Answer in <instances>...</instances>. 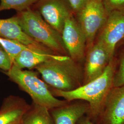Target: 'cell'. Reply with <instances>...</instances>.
<instances>
[{
  "label": "cell",
  "mask_w": 124,
  "mask_h": 124,
  "mask_svg": "<svg viewBox=\"0 0 124 124\" xmlns=\"http://www.w3.org/2000/svg\"><path fill=\"white\" fill-rule=\"evenodd\" d=\"M115 69L114 58L101 75L79 88L70 92H63L53 88L50 91L55 97L63 98L68 102L80 100L87 102L89 109L86 115L95 124L102 104L113 87Z\"/></svg>",
  "instance_id": "cell-1"
},
{
  "label": "cell",
  "mask_w": 124,
  "mask_h": 124,
  "mask_svg": "<svg viewBox=\"0 0 124 124\" xmlns=\"http://www.w3.org/2000/svg\"><path fill=\"white\" fill-rule=\"evenodd\" d=\"M34 69L53 88L70 92L83 85V65L69 56L61 55L50 59Z\"/></svg>",
  "instance_id": "cell-2"
},
{
  "label": "cell",
  "mask_w": 124,
  "mask_h": 124,
  "mask_svg": "<svg viewBox=\"0 0 124 124\" xmlns=\"http://www.w3.org/2000/svg\"><path fill=\"white\" fill-rule=\"evenodd\" d=\"M18 17L23 31L32 39L57 55L69 56L61 35L46 22L39 12L29 8L20 12Z\"/></svg>",
  "instance_id": "cell-3"
},
{
  "label": "cell",
  "mask_w": 124,
  "mask_h": 124,
  "mask_svg": "<svg viewBox=\"0 0 124 124\" xmlns=\"http://www.w3.org/2000/svg\"><path fill=\"white\" fill-rule=\"evenodd\" d=\"M19 88L28 93L33 102L51 109L67 104L66 100H59L51 93L47 85L32 70H23L13 64L8 71L3 72Z\"/></svg>",
  "instance_id": "cell-4"
},
{
  "label": "cell",
  "mask_w": 124,
  "mask_h": 124,
  "mask_svg": "<svg viewBox=\"0 0 124 124\" xmlns=\"http://www.w3.org/2000/svg\"><path fill=\"white\" fill-rule=\"evenodd\" d=\"M78 22L86 38V51L93 45L98 31L106 22L108 13L102 0H90L77 13Z\"/></svg>",
  "instance_id": "cell-5"
},
{
  "label": "cell",
  "mask_w": 124,
  "mask_h": 124,
  "mask_svg": "<svg viewBox=\"0 0 124 124\" xmlns=\"http://www.w3.org/2000/svg\"><path fill=\"white\" fill-rule=\"evenodd\" d=\"M61 36L69 57L83 66L86 54V38L78 21L72 15L67 18Z\"/></svg>",
  "instance_id": "cell-6"
},
{
  "label": "cell",
  "mask_w": 124,
  "mask_h": 124,
  "mask_svg": "<svg viewBox=\"0 0 124 124\" xmlns=\"http://www.w3.org/2000/svg\"><path fill=\"white\" fill-rule=\"evenodd\" d=\"M124 40V11H114L108 13L106 22L96 41L106 50L113 59L117 45Z\"/></svg>",
  "instance_id": "cell-7"
},
{
  "label": "cell",
  "mask_w": 124,
  "mask_h": 124,
  "mask_svg": "<svg viewBox=\"0 0 124 124\" xmlns=\"http://www.w3.org/2000/svg\"><path fill=\"white\" fill-rule=\"evenodd\" d=\"M95 124H124V85L111 89Z\"/></svg>",
  "instance_id": "cell-8"
},
{
  "label": "cell",
  "mask_w": 124,
  "mask_h": 124,
  "mask_svg": "<svg viewBox=\"0 0 124 124\" xmlns=\"http://www.w3.org/2000/svg\"><path fill=\"white\" fill-rule=\"evenodd\" d=\"M112 59L104 46L100 42L95 41L86 51L83 66V85L101 75Z\"/></svg>",
  "instance_id": "cell-9"
},
{
  "label": "cell",
  "mask_w": 124,
  "mask_h": 124,
  "mask_svg": "<svg viewBox=\"0 0 124 124\" xmlns=\"http://www.w3.org/2000/svg\"><path fill=\"white\" fill-rule=\"evenodd\" d=\"M40 14L47 23L61 35L67 18L71 13L63 0H40Z\"/></svg>",
  "instance_id": "cell-10"
},
{
  "label": "cell",
  "mask_w": 124,
  "mask_h": 124,
  "mask_svg": "<svg viewBox=\"0 0 124 124\" xmlns=\"http://www.w3.org/2000/svg\"><path fill=\"white\" fill-rule=\"evenodd\" d=\"M89 109L87 102L76 100L49 111L55 124H76L82 116L87 114Z\"/></svg>",
  "instance_id": "cell-11"
},
{
  "label": "cell",
  "mask_w": 124,
  "mask_h": 124,
  "mask_svg": "<svg viewBox=\"0 0 124 124\" xmlns=\"http://www.w3.org/2000/svg\"><path fill=\"white\" fill-rule=\"evenodd\" d=\"M0 37L17 41L32 49L51 51L36 42L23 32L19 24L18 16L0 19Z\"/></svg>",
  "instance_id": "cell-12"
},
{
  "label": "cell",
  "mask_w": 124,
  "mask_h": 124,
  "mask_svg": "<svg viewBox=\"0 0 124 124\" xmlns=\"http://www.w3.org/2000/svg\"><path fill=\"white\" fill-rule=\"evenodd\" d=\"M30 106L24 99L19 97H8L0 108V124L22 123L23 117Z\"/></svg>",
  "instance_id": "cell-13"
},
{
  "label": "cell",
  "mask_w": 124,
  "mask_h": 124,
  "mask_svg": "<svg viewBox=\"0 0 124 124\" xmlns=\"http://www.w3.org/2000/svg\"><path fill=\"white\" fill-rule=\"evenodd\" d=\"M60 56L51 51L29 48L23 50L13 60V64L20 69L31 70L40 64Z\"/></svg>",
  "instance_id": "cell-14"
},
{
  "label": "cell",
  "mask_w": 124,
  "mask_h": 124,
  "mask_svg": "<svg viewBox=\"0 0 124 124\" xmlns=\"http://www.w3.org/2000/svg\"><path fill=\"white\" fill-rule=\"evenodd\" d=\"M23 124H55L47 108L33 102L23 117Z\"/></svg>",
  "instance_id": "cell-15"
},
{
  "label": "cell",
  "mask_w": 124,
  "mask_h": 124,
  "mask_svg": "<svg viewBox=\"0 0 124 124\" xmlns=\"http://www.w3.org/2000/svg\"><path fill=\"white\" fill-rule=\"evenodd\" d=\"M0 46L9 55L13 62V60L23 50L28 47L17 41L0 37Z\"/></svg>",
  "instance_id": "cell-16"
},
{
  "label": "cell",
  "mask_w": 124,
  "mask_h": 124,
  "mask_svg": "<svg viewBox=\"0 0 124 124\" xmlns=\"http://www.w3.org/2000/svg\"><path fill=\"white\" fill-rule=\"evenodd\" d=\"M39 0H0V12L5 10L14 9L22 12L29 8Z\"/></svg>",
  "instance_id": "cell-17"
},
{
  "label": "cell",
  "mask_w": 124,
  "mask_h": 124,
  "mask_svg": "<svg viewBox=\"0 0 124 124\" xmlns=\"http://www.w3.org/2000/svg\"><path fill=\"white\" fill-rule=\"evenodd\" d=\"M115 61V69L113 77V86L117 87L124 85V52Z\"/></svg>",
  "instance_id": "cell-18"
},
{
  "label": "cell",
  "mask_w": 124,
  "mask_h": 124,
  "mask_svg": "<svg viewBox=\"0 0 124 124\" xmlns=\"http://www.w3.org/2000/svg\"><path fill=\"white\" fill-rule=\"evenodd\" d=\"M107 13L114 11H124V0H102Z\"/></svg>",
  "instance_id": "cell-19"
},
{
  "label": "cell",
  "mask_w": 124,
  "mask_h": 124,
  "mask_svg": "<svg viewBox=\"0 0 124 124\" xmlns=\"http://www.w3.org/2000/svg\"><path fill=\"white\" fill-rule=\"evenodd\" d=\"M13 65L9 55L0 46V70L5 72L8 71Z\"/></svg>",
  "instance_id": "cell-20"
},
{
  "label": "cell",
  "mask_w": 124,
  "mask_h": 124,
  "mask_svg": "<svg viewBox=\"0 0 124 124\" xmlns=\"http://www.w3.org/2000/svg\"><path fill=\"white\" fill-rule=\"evenodd\" d=\"M90 0H68L71 9L77 13Z\"/></svg>",
  "instance_id": "cell-21"
},
{
  "label": "cell",
  "mask_w": 124,
  "mask_h": 124,
  "mask_svg": "<svg viewBox=\"0 0 124 124\" xmlns=\"http://www.w3.org/2000/svg\"><path fill=\"white\" fill-rule=\"evenodd\" d=\"M76 124H95L93 123L91 119L86 115L82 116L77 121Z\"/></svg>",
  "instance_id": "cell-22"
},
{
  "label": "cell",
  "mask_w": 124,
  "mask_h": 124,
  "mask_svg": "<svg viewBox=\"0 0 124 124\" xmlns=\"http://www.w3.org/2000/svg\"><path fill=\"white\" fill-rule=\"evenodd\" d=\"M122 42H123V43H124V40H123V41H122Z\"/></svg>",
  "instance_id": "cell-23"
},
{
  "label": "cell",
  "mask_w": 124,
  "mask_h": 124,
  "mask_svg": "<svg viewBox=\"0 0 124 124\" xmlns=\"http://www.w3.org/2000/svg\"><path fill=\"white\" fill-rule=\"evenodd\" d=\"M23 124L22 123H19V124Z\"/></svg>",
  "instance_id": "cell-24"
}]
</instances>
